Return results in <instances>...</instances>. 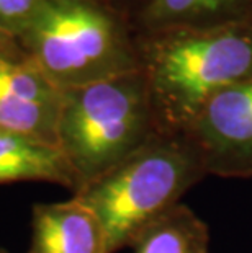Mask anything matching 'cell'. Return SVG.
I'll use <instances>...</instances> for the list:
<instances>
[{"label":"cell","mask_w":252,"mask_h":253,"mask_svg":"<svg viewBox=\"0 0 252 253\" xmlns=\"http://www.w3.org/2000/svg\"><path fill=\"white\" fill-rule=\"evenodd\" d=\"M139 67L162 132H185L208 101L252 79V17L138 33Z\"/></svg>","instance_id":"cell-1"},{"label":"cell","mask_w":252,"mask_h":253,"mask_svg":"<svg viewBox=\"0 0 252 253\" xmlns=\"http://www.w3.org/2000/svg\"><path fill=\"white\" fill-rule=\"evenodd\" d=\"M206 176L195 145L184 132H160L76 193L99 217L108 253L131 247L136 237L164 216Z\"/></svg>","instance_id":"cell-2"},{"label":"cell","mask_w":252,"mask_h":253,"mask_svg":"<svg viewBox=\"0 0 252 253\" xmlns=\"http://www.w3.org/2000/svg\"><path fill=\"white\" fill-rule=\"evenodd\" d=\"M160 132L141 71L62 90L57 147L76 175L77 191Z\"/></svg>","instance_id":"cell-3"},{"label":"cell","mask_w":252,"mask_h":253,"mask_svg":"<svg viewBox=\"0 0 252 253\" xmlns=\"http://www.w3.org/2000/svg\"><path fill=\"white\" fill-rule=\"evenodd\" d=\"M25 28L30 59L61 90L141 71L135 26L99 0H43Z\"/></svg>","instance_id":"cell-4"},{"label":"cell","mask_w":252,"mask_h":253,"mask_svg":"<svg viewBox=\"0 0 252 253\" xmlns=\"http://www.w3.org/2000/svg\"><path fill=\"white\" fill-rule=\"evenodd\" d=\"M195 145L206 175L252 176V79L208 101L184 132Z\"/></svg>","instance_id":"cell-5"},{"label":"cell","mask_w":252,"mask_h":253,"mask_svg":"<svg viewBox=\"0 0 252 253\" xmlns=\"http://www.w3.org/2000/svg\"><path fill=\"white\" fill-rule=\"evenodd\" d=\"M28 253H108V245L99 217L74 196L33 208Z\"/></svg>","instance_id":"cell-6"},{"label":"cell","mask_w":252,"mask_h":253,"mask_svg":"<svg viewBox=\"0 0 252 253\" xmlns=\"http://www.w3.org/2000/svg\"><path fill=\"white\" fill-rule=\"evenodd\" d=\"M50 181L76 193L77 178L59 147L0 129V185Z\"/></svg>","instance_id":"cell-7"},{"label":"cell","mask_w":252,"mask_h":253,"mask_svg":"<svg viewBox=\"0 0 252 253\" xmlns=\"http://www.w3.org/2000/svg\"><path fill=\"white\" fill-rule=\"evenodd\" d=\"M252 17V0H148L133 21L136 33L202 28Z\"/></svg>","instance_id":"cell-8"},{"label":"cell","mask_w":252,"mask_h":253,"mask_svg":"<svg viewBox=\"0 0 252 253\" xmlns=\"http://www.w3.org/2000/svg\"><path fill=\"white\" fill-rule=\"evenodd\" d=\"M131 247L135 253H210V232L205 220L180 203L149 224Z\"/></svg>","instance_id":"cell-9"},{"label":"cell","mask_w":252,"mask_h":253,"mask_svg":"<svg viewBox=\"0 0 252 253\" xmlns=\"http://www.w3.org/2000/svg\"><path fill=\"white\" fill-rule=\"evenodd\" d=\"M43 0H0V18L10 23H25L33 18Z\"/></svg>","instance_id":"cell-10"},{"label":"cell","mask_w":252,"mask_h":253,"mask_svg":"<svg viewBox=\"0 0 252 253\" xmlns=\"http://www.w3.org/2000/svg\"><path fill=\"white\" fill-rule=\"evenodd\" d=\"M99 2L108 5L110 8L116 10L118 13H121L133 23L148 0H99Z\"/></svg>","instance_id":"cell-11"},{"label":"cell","mask_w":252,"mask_h":253,"mask_svg":"<svg viewBox=\"0 0 252 253\" xmlns=\"http://www.w3.org/2000/svg\"><path fill=\"white\" fill-rule=\"evenodd\" d=\"M5 35H7V31H5L3 28H2V25H0V42L3 41V38H5Z\"/></svg>","instance_id":"cell-12"},{"label":"cell","mask_w":252,"mask_h":253,"mask_svg":"<svg viewBox=\"0 0 252 253\" xmlns=\"http://www.w3.org/2000/svg\"><path fill=\"white\" fill-rule=\"evenodd\" d=\"M0 253H8L7 250H3V249H0Z\"/></svg>","instance_id":"cell-13"}]
</instances>
